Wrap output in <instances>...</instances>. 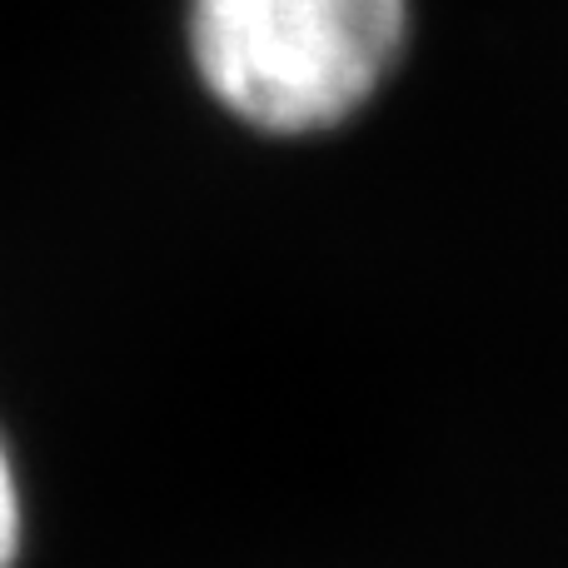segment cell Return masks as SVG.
<instances>
[{
    "instance_id": "cell-1",
    "label": "cell",
    "mask_w": 568,
    "mask_h": 568,
    "mask_svg": "<svg viewBox=\"0 0 568 568\" xmlns=\"http://www.w3.org/2000/svg\"><path fill=\"white\" fill-rule=\"evenodd\" d=\"M190 60L225 115L304 140L354 120L409 45V0H190Z\"/></svg>"
},
{
    "instance_id": "cell-2",
    "label": "cell",
    "mask_w": 568,
    "mask_h": 568,
    "mask_svg": "<svg viewBox=\"0 0 568 568\" xmlns=\"http://www.w3.org/2000/svg\"><path fill=\"white\" fill-rule=\"evenodd\" d=\"M20 549H26V489H20L16 454L0 434V568H16Z\"/></svg>"
}]
</instances>
